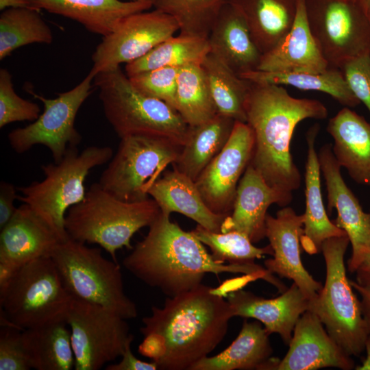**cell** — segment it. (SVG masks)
I'll list each match as a JSON object with an SVG mask.
<instances>
[{
  "label": "cell",
  "instance_id": "21",
  "mask_svg": "<svg viewBox=\"0 0 370 370\" xmlns=\"http://www.w3.org/2000/svg\"><path fill=\"white\" fill-rule=\"evenodd\" d=\"M60 242L55 230L23 204L1 229L0 262L20 269L36 259L50 257Z\"/></svg>",
  "mask_w": 370,
  "mask_h": 370
},
{
  "label": "cell",
  "instance_id": "28",
  "mask_svg": "<svg viewBox=\"0 0 370 370\" xmlns=\"http://www.w3.org/2000/svg\"><path fill=\"white\" fill-rule=\"evenodd\" d=\"M269 333L258 322L245 320L236 338L219 354L206 356L190 370H274L279 360L273 352Z\"/></svg>",
  "mask_w": 370,
  "mask_h": 370
},
{
  "label": "cell",
  "instance_id": "38",
  "mask_svg": "<svg viewBox=\"0 0 370 370\" xmlns=\"http://www.w3.org/2000/svg\"><path fill=\"white\" fill-rule=\"evenodd\" d=\"M190 232L210 249L212 257L220 263L254 264L256 258L267 254L273 255L270 245L257 247L245 234L238 231L215 232L197 225Z\"/></svg>",
  "mask_w": 370,
  "mask_h": 370
},
{
  "label": "cell",
  "instance_id": "46",
  "mask_svg": "<svg viewBox=\"0 0 370 370\" xmlns=\"http://www.w3.org/2000/svg\"><path fill=\"white\" fill-rule=\"evenodd\" d=\"M356 282L359 284L370 287V249L355 271Z\"/></svg>",
  "mask_w": 370,
  "mask_h": 370
},
{
  "label": "cell",
  "instance_id": "47",
  "mask_svg": "<svg viewBox=\"0 0 370 370\" xmlns=\"http://www.w3.org/2000/svg\"><path fill=\"white\" fill-rule=\"evenodd\" d=\"M20 269L0 262V291H2L8 286Z\"/></svg>",
  "mask_w": 370,
  "mask_h": 370
},
{
  "label": "cell",
  "instance_id": "4",
  "mask_svg": "<svg viewBox=\"0 0 370 370\" xmlns=\"http://www.w3.org/2000/svg\"><path fill=\"white\" fill-rule=\"evenodd\" d=\"M160 213V208L152 198L124 201L97 182L86 190L81 202L69 209L65 230L71 239L97 244L116 262V251L123 247L132 250V236L149 227Z\"/></svg>",
  "mask_w": 370,
  "mask_h": 370
},
{
  "label": "cell",
  "instance_id": "42",
  "mask_svg": "<svg viewBox=\"0 0 370 370\" xmlns=\"http://www.w3.org/2000/svg\"><path fill=\"white\" fill-rule=\"evenodd\" d=\"M339 69L353 94L370 113V54L350 59Z\"/></svg>",
  "mask_w": 370,
  "mask_h": 370
},
{
  "label": "cell",
  "instance_id": "34",
  "mask_svg": "<svg viewBox=\"0 0 370 370\" xmlns=\"http://www.w3.org/2000/svg\"><path fill=\"white\" fill-rule=\"evenodd\" d=\"M175 109L188 126L200 125L218 114L201 64L180 68Z\"/></svg>",
  "mask_w": 370,
  "mask_h": 370
},
{
  "label": "cell",
  "instance_id": "3",
  "mask_svg": "<svg viewBox=\"0 0 370 370\" xmlns=\"http://www.w3.org/2000/svg\"><path fill=\"white\" fill-rule=\"evenodd\" d=\"M245 110L254 134L249 164L269 185L289 192L298 189L301 177L291 152L292 136L299 122L326 119L325 105L293 97L281 85L251 81Z\"/></svg>",
  "mask_w": 370,
  "mask_h": 370
},
{
  "label": "cell",
  "instance_id": "29",
  "mask_svg": "<svg viewBox=\"0 0 370 370\" xmlns=\"http://www.w3.org/2000/svg\"><path fill=\"white\" fill-rule=\"evenodd\" d=\"M244 16L262 54L278 45L295 20L299 0H229Z\"/></svg>",
  "mask_w": 370,
  "mask_h": 370
},
{
  "label": "cell",
  "instance_id": "33",
  "mask_svg": "<svg viewBox=\"0 0 370 370\" xmlns=\"http://www.w3.org/2000/svg\"><path fill=\"white\" fill-rule=\"evenodd\" d=\"M209 53L208 38L180 34L164 40L140 58L126 64L125 72L129 77L160 67L201 64Z\"/></svg>",
  "mask_w": 370,
  "mask_h": 370
},
{
  "label": "cell",
  "instance_id": "12",
  "mask_svg": "<svg viewBox=\"0 0 370 370\" xmlns=\"http://www.w3.org/2000/svg\"><path fill=\"white\" fill-rule=\"evenodd\" d=\"M310 29L330 67L370 54V20L356 0H304Z\"/></svg>",
  "mask_w": 370,
  "mask_h": 370
},
{
  "label": "cell",
  "instance_id": "11",
  "mask_svg": "<svg viewBox=\"0 0 370 370\" xmlns=\"http://www.w3.org/2000/svg\"><path fill=\"white\" fill-rule=\"evenodd\" d=\"M127 320L101 306L72 298L66 321L75 370H99L123 354L134 335Z\"/></svg>",
  "mask_w": 370,
  "mask_h": 370
},
{
  "label": "cell",
  "instance_id": "18",
  "mask_svg": "<svg viewBox=\"0 0 370 370\" xmlns=\"http://www.w3.org/2000/svg\"><path fill=\"white\" fill-rule=\"evenodd\" d=\"M293 199L292 192L269 185L249 164L236 189L232 211L227 216L221 232L238 231L254 243L266 237L267 210L271 204L287 206Z\"/></svg>",
  "mask_w": 370,
  "mask_h": 370
},
{
  "label": "cell",
  "instance_id": "9",
  "mask_svg": "<svg viewBox=\"0 0 370 370\" xmlns=\"http://www.w3.org/2000/svg\"><path fill=\"white\" fill-rule=\"evenodd\" d=\"M72 297L51 257L23 266L0 291V308L20 330L66 321Z\"/></svg>",
  "mask_w": 370,
  "mask_h": 370
},
{
  "label": "cell",
  "instance_id": "16",
  "mask_svg": "<svg viewBox=\"0 0 370 370\" xmlns=\"http://www.w3.org/2000/svg\"><path fill=\"white\" fill-rule=\"evenodd\" d=\"M321 173L325 182L328 209L337 211L334 223L343 230L352 247L348 269L354 273L370 249V212H365L357 197L344 181L332 149V144L323 145L318 153Z\"/></svg>",
  "mask_w": 370,
  "mask_h": 370
},
{
  "label": "cell",
  "instance_id": "31",
  "mask_svg": "<svg viewBox=\"0 0 370 370\" xmlns=\"http://www.w3.org/2000/svg\"><path fill=\"white\" fill-rule=\"evenodd\" d=\"M22 335L31 369H74L71 330L66 321L26 329L23 330Z\"/></svg>",
  "mask_w": 370,
  "mask_h": 370
},
{
  "label": "cell",
  "instance_id": "2",
  "mask_svg": "<svg viewBox=\"0 0 370 370\" xmlns=\"http://www.w3.org/2000/svg\"><path fill=\"white\" fill-rule=\"evenodd\" d=\"M125 268L147 285L169 297L189 291L200 284L206 273H243L283 286L266 268L254 264H223L216 261L204 245L190 232L183 230L160 211L149 226L146 236L123 259Z\"/></svg>",
  "mask_w": 370,
  "mask_h": 370
},
{
  "label": "cell",
  "instance_id": "44",
  "mask_svg": "<svg viewBox=\"0 0 370 370\" xmlns=\"http://www.w3.org/2000/svg\"><path fill=\"white\" fill-rule=\"evenodd\" d=\"M132 342L127 343L121 360L118 363L110 364L106 366V370H156L157 365L151 361L148 362L138 359L132 353Z\"/></svg>",
  "mask_w": 370,
  "mask_h": 370
},
{
  "label": "cell",
  "instance_id": "45",
  "mask_svg": "<svg viewBox=\"0 0 370 370\" xmlns=\"http://www.w3.org/2000/svg\"><path fill=\"white\" fill-rule=\"evenodd\" d=\"M350 283L360 296L362 314L368 334L370 335V287L362 286L355 281L350 280Z\"/></svg>",
  "mask_w": 370,
  "mask_h": 370
},
{
  "label": "cell",
  "instance_id": "43",
  "mask_svg": "<svg viewBox=\"0 0 370 370\" xmlns=\"http://www.w3.org/2000/svg\"><path fill=\"white\" fill-rule=\"evenodd\" d=\"M18 188L10 182L1 181L0 183V228L4 227L12 219L17 208L14 201L17 199Z\"/></svg>",
  "mask_w": 370,
  "mask_h": 370
},
{
  "label": "cell",
  "instance_id": "26",
  "mask_svg": "<svg viewBox=\"0 0 370 370\" xmlns=\"http://www.w3.org/2000/svg\"><path fill=\"white\" fill-rule=\"evenodd\" d=\"M319 125L314 124L306 134L307 157L305 164L306 210L304 214L303 234L300 243L309 254L321 251L328 238L347 234L332 222L323 205L321 190V168L315 141Z\"/></svg>",
  "mask_w": 370,
  "mask_h": 370
},
{
  "label": "cell",
  "instance_id": "37",
  "mask_svg": "<svg viewBox=\"0 0 370 370\" xmlns=\"http://www.w3.org/2000/svg\"><path fill=\"white\" fill-rule=\"evenodd\" d=\"M229 0H153V7L171 16L181 34L208 38Z\"/></svg>",
  "mask_w": 370,
  "mask_h": 370
},
{
  "label": "cell",
  "instance_id": "32",
  "mask_svg": "<svg viewBox=\"0 0 370 370\" xmlns=\"http://www.w3.org/2000/svg\"><path fill=\"white\" fill-rule=\"evenodd\" d=\"M240 77L254 82L290 85L303 90L324 92L347 108H354L360 103L350 90L342 71L337 68L329 67L321 73L256 70Z\"/></svg>",
  "mask_w": 370,
  "mask_h": 370
},
{
  "label": "cell",
  "instance_id": "40",
  "mask_svg": "<svg viewBox=\"0 0 370 370\" xmlns=\"http://www.w3.org/2000/svg\"><path fill=\"white\" fill-rule=\"evenodd\" d=\"M179 69L177 67H160L128 77L139 92L163 101L175 109Z\"/></svg>",
  "mask_w": 370,
  "mask_h": 370
},
{
  "label": "cell",
  "instance_id": "1",
  "mask_svg": "<svg viewBox=\"0 0 370 370\" xmlns=\"http://www.w3.org/2000/svg\"><path fill=\"white\" fill-rule=\"evenodd\" d=\"M233 317L227 300L219 291L200 284L153 306L143 318L144 336L138 352L162 370H190L225 337Z\"/></svg>",
  "mask_w": 370,
  "mask_h": 370
},
{
  "label": "cell",
  "instance_id": "24",
  "mask_svg": "<svg viewBox=\"0 0 370 370\" xmlns=\"http://www.w3.org/2000/svg\"><path fill=\"white\" fill-rule=\"evenodd\" d=\"M326 130L339 165L355 182L370 186V123L345 107L329 120Z\"/></svg>",
  "mask_w": 370,
  "mask_h": 370
},
{
  "label": "cell",
  "instance_id": "39",
  "mask_svg": "<svg viewBox=\"0 0 370 370\" xmlns=\"http://www.w3.org/2000/svg\"><path fill=\"white\" fill-rule=\"evenodd\" d=\"M40 112L34 102L18 96L14 88L8 70L0 69V128L16 121H34Z\"/></svg>",
  "mask_w": 370,
  "mask_h": 370
},
{
  "label": "cell",
  "instance_id": "19",
  "mask_svg": "<svg viewBox=\"0 0 370 370\" xmlns=\"http://www.w3.org/2000/svg\"><path fill=\"white\" fill-rule=\"evenodd\" d=\"M289 349L274 370H314L355 367L347 354L330 336L319 318L310 310L301 314L293 332Z\"/></svg>",
  "mask_w": 370,
  "mask_h": 370
},
{
  "label": "cell",
  "instance_id": "6",
  "mask_svg": "<svg viewBox=\"0 0 370 370\" xmlns=\"http://www.w3.org/2000/svg\"><path fill=\"white\" fill-rule=\"evenodd\" d=\"M112 156L109 146H89L80 152L77 147H69L60 162L41 166L42 181L18 188L17 199L30 206L64 241L69 238L64 225L66 212L84 199L87 175Z\"/></svg>",
  "mask_w": 370,
  "mask_h": 370
},
{
  "label": "cell",
  "instance_id": "27",
  "mask_svg": "<svg viewBox=\"0 0 370 370\" xmlns=\"http://www.w3.org/2000/svg\"><path fill=\"white\" fill-rule=\"evenodd\" d=\"M148 195L162 213H180L208 230L221 232L227 216L212 212L203 200L195 182L177 170L166 171L151 186Z\"/></svg>",
  "mask_w": 370,
  "mask_h": 370
},
{
  "label": "cell",
  "instance_id": "25",
  "mask_svg": "<svg viewBox=\"0 0 370 370\" xmlns=\"http://www.w3.org/2000/svg\"><path fill=\"white\" fill-rule=\"evenodd\" d=\"M30 8L72 19L88 32L102 36L110 34L116 24L130 14L153 7V0H29Z\"/></svg>",
  "mask_w": 370,
  "mask_h": 370
},
{
  "label": "cell",
  "instance_id": "13",
  "mask_svg": "<svg viewBox=\"0 0 370 370\" xmlns=\"http://www.w3.org/2000/svg\"><path fill=\"white\" fill-rule=\"evenodd\" d=\"M94 77L89 72L75 88L53 99L28 91L43 103L44 110L36 121L8 134L12 149L21 154L41 145L49 149L54 162H60L69 147H77L82 141L75 121L80 107L92 93Z\"/></svg>",
  "mask_w": 370,
  "mask_h": 370
},
{
  "label": "cell",
  "instance_id": "5",
  "mask_svg": "<svg viewBox=\"0 0 370 370\" xmlns=\"http://www.w3.org/2000/svg\"><path fill=\"white\" fill-rule=\"evenodd\" d=\"M104 115L117 136L164 137L183 146L188 125L171 106L139 92L121 67L95 75Z\"/></svg>",
  "mask_w": 370,
  "mask_h": 370
},
{
  "label": "cell",
  "instance_id": "22",
  "mask_svg": "<svg viewBox=\"0 0 370 370\" xmlns=\"http://www.w3.org/2000/svg\"><path fill=\"white\" fill-rule=\"evenodd\" d=\"M210 53L238 75L258 69L262 53L241 12L230 3L221 10L208 37Z\"/></svg>",
  "mask_w": 370,
  "mask_h": 370
},
{
  "label": "cell",
  "instance_id": "15",
  "mask_svg": "<svg viewBox=\"0 0 370 370\" xmlns=\"http://www.w3.org/2000/svg\"><path fill=\"white\" fill-rule=\"evenodd\" d=\"M254 147L252 129L247 123L236 121L223 149L195 181L212 212L225 216L232 212L238 182L251 162Z\"/></svg>",
  "mask_w": 370,
  "mask_h": 370
},
{
  "label": "cell",
  "instance_id": "41",
  "mask_svg": "<svg viewBox=\"0 0 370 370\" xmlns=\"http://www.w3.org/2000/svg\"><path fill=\"white\" fill-rule=\"evenodd\" d=\"M22 332L14 327H1L0 370L31 369Z\"/></svg>",
  "mask_w": 370,
  "mask_h": 370
},
{
  "label": "cell",
  "instance_id": "8",
  "mask_svg": "<svg viewBox=\"0 0 370 370\" xmlns=\"http://www.w3.org/2000/svg\"><path fill=\"white\" fill-rule=\"evenodd\" d=\"M349 244L347 234L322 244L325 282L310 310L319 318L330 336L349 356L359 357L369 336L360 302L347 278L344 257Z\"/></svg>",
  "mask_w": 370,
  "mask_h": 370
},
{
  "label": "cell",
  "instance_id": "17",
  "mask_svg": "<svg viewBox=\"0 0 370 370\" xmlns=\"http://www.w3.org/2000/svg\"><path fill=\"white\" fill-rule=\"evenodd\" d=\"M304 214H297L288 206L282 207L275 217L266 218V237L273 251V258L264 261L266 269L281 278L292 280L310 302L315 301L322 284L304 268L300 251Z\"/></svg>",
  "mask_w": 370,
  "mask_h": 370
},
{
  "label": "cell",
  "instance_id": "49",
  "mask_svg": "<svg viewBox=\"0 0 370 370\" xmlns=\"http://www.w3.org/2000/svg\"><path fill=\"white\" fill-rule=\"evenodd\" d=\"M365 351L366 352V356L362 365L355 367L357 370H370V335L367 338Z\"/></svg>",
  "mask_w": 370,
  "mask_h": 370
},
{
  "label": "cell",
  "instance_id": "30",
  "mask_svg": "<svg viewBox=\"0 0 370 370\" xmlns=\"http://www.w3.org/2000/svg\"><path fill=\"white\" fill-rule=\"evenodd\" d=\"M236 121L218 113L205 123L189 126L185 143L173 163V169L195 181L223 149Z\"/></svg>",
  "mask_w": 370,
  "mask_h": 370
},
{
  "label": "cell",
  "instance_id": "10",
  "mask_svg": "<svg viewBox=\"0 0 370 370\" xmlns=\"http://www.w3.org/2000/svg\"><path fill=\"white\" fill-rule=\"evenodd\" d=\"M182 147L161 136L123 137L98 183L124 201L145 200L149 198V189L166 166L176 160Z\"/></svg>",
  "mask_w": 370,
  "mask_h": 370
},
{
  "label": "cell",
  "instance_id": "20",
  "mask_svg": "<svg viewBox=\"0 0 370 370\" xmlns=\"http://www.w3.org/2000/svg\"><path fill=\"white\" fill-rule=\"evenodd\" d=\"M226 297L233 317L257 319L269 335L278 334L286 345L297 321L310 310L309 301L295 283L273 299H264L241 288L230 291Z\"/></svg>",
  "mask_w": 370,
  "mask_h": 370
},
{
  "label": "cell",
  "instance_id": "35",
  "mask_svg": "<svg viewBox=\"0 0 370 370\" xmlns=\"http://www.w3.org/2000/svg\"><path fill=\"white\" fill-rule=\"evenodd\" d=\"M218 113L246 123L245 104L251 81L209 53L201 63Z\"/></svg>",
  "mask_w": 370,
  "mask_h": 370
},
{
  "label": "cell",
  "instance_id": "23",
  "mask_svg": "<svg viewBox=\"0 0 370 370\" xmlns=\"http://www.w3.org/2000/svg\"><path fill=\"white\" fill-rule=\"evenodd\" d=\"M329 67L310 29L304 0H299L293 27L278 45L262 55L257 70L321 73Z\"/></svg>",
  "mask_w": 370,
  "mask_h": 370
},
{
  "label": "cell",
  "instance_id": "7",
  "mask_svg": "<svg viewBox=\"0 0 370 370\" xmlns=\"http://www.w3.org/2000/svg\"><path fill=\"white\" fill-rule=\"evenodd\" d=\"M50 257L72 298L101 306L126 320L137 317L136 305L125 292L120 265L106 258L101 248L69 238Z\"/></svg>",
  "mask_w": 370,
  "mask_h": 370
},
{
  "label": "cell",
  "instance_id": "36",
  "mask_svg": "<svg viewBox=\"0 0 370 370\" xmlns=\"http://www.w3.org/2000/svg\"><path fill=\"white\" fill-rule=\"evenodd\" d=\"M52 31L40 11L29 8H10L0 15V60L13 51L32 43L51 44Z\"/></svg>",
  "mask_w": 370,
  "mask_h": 370
},
{
  "label": "cell",
  "instance_id": "14",
  "mask_svg": "<svg viewBox=\"0 0 370 370\" xmlns=\"http://www.w3.org/2000/svg\"><path fill=\"white\" fill-rule=\"evenodd\" d=\"M177 30L176 21L156 9L127 16L97 46L91 56L93 64L90 73L95 76L135 61Z\"/></svg>",
  "mask_w": 370,
  "mask_h": 370
},
{
  "label": "cell",
  "instance_id": "50",
  "mask_svg": "<svg viewBox=\"0 0 370 370\" xmlns=\"http://www.w3.org/2000/svg\"><path fill=\"white\" fill-rule=\"evenodd\" d=\"M363 12L370 20V0H356Z\"/></svg>",
  "mask_w": 370,
  "mask_h": 370
},
{
  "label": "cell",
  "instance_id": "51",
  "mask_svg": "<svg viewBox=\"0 0 370 370\" xmlns=\"http://www.w3.org/2000/svg\"><path fill=\"white\" fill-rule=\"evenodd\" d=\"M131 1H137V0H131Z\"/></svg>",
  "mask_w": 370,
  "mask_h": 370
},
{
  "label": "cell",
  "instance_id": "48",
  "mask_svg": "<svg viewBox=\"0 0 370 370\" xmlns=\"http://www.w3.org/2000/svg\"><path fill=\"white\" fill-rule=\"evenodd\" d=\"M10 8H29V0H0V10H4Z\"/></svg>",
  "mask_w": 370,
  "mask_h": 370
}]
</instances>
